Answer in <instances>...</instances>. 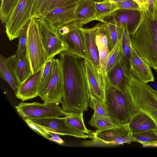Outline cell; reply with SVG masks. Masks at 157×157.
<instances>
[{"instance_id": "cell-1", "label": "cell", "mask_w": 157, "mask_h": 157, "mask_svg": "<svg viewBox=\"0 0 157 157\" xmlns=\"http://www.w3.org/2000/svg\"><path fill=\"white\" fill-rule=\"evenodd\" d=\"M59 55L63 78L62 109L69 114L87 111L90 90L85 59L66 51Z\"/></svg>"}, {"instance_id": "cell-2", "label": "cell", "mask_w": 157, "mask_h": 157, "mask_svg": "<svg viewBox=\"0 0 157 157\" xmlns=\"http://www.w3.org/2000/svg\"><path fill=\"white\" fill-rule=\"evenodd\" d=\"M130 37L132 45L140 56L157 72V0H154V15L142 11L140 25Z\"/></svg>"}, {"instance_id": "cell-3", "label": "cell", "mask_w": 157, "mask_h": 157, "mask_svg": "<svg viewBox=\"0 0 157 157\" xmlns=\"http://www.w3.org/2000/svg\"><path fill=\"white\" fill-rule=\"evenodd\" d=\"M126 89L131 100L135 111L148 115L153 121L157 132V91L130 73Z\"/></svg>"}, {"instance_id": "cell-4", "label": "cell", "mask_w": 157, "mask_h": 157, "mask_svg": "<svg viewBox=\"0 0 157 157\" xmlns=\"http://www.w3.org/2000/svg\"><path fill=\"white\" fill-rule=\"evenodd\" d=\"M105 108L110 118L118 124L128 123L135 112L127 90H122L106 81Z\"/></svg>"}, {"instance_id": "cell-5", "label": "cell", "mask_w": 157, "mask_h": 157, "mask_svg": "<svg viewBox=\"0 0 157 157\" xmlns=\"http://www.w3.org/2000/svg\"><path fill=\"white\" fill-rule=\"evenodd\" d=\"M26 49L33 74L43 67L48 60L39 22L37 18L33 17L29 23Z\"/></svg>"}, {"instance_id": "cell-6", "label": "cell", "mask_w": 157, "mask_h": 157, "mask_svg": "<svg viewBox=\"0 0 157 157\" xmlns=\"http://www.w3.org/2000/svg\"><path fill=\"white\" fill-rule=\"evenodd\" d=\"M133 132L129 127L128 122L119 124L117 126L98 129L91 131L88 134L91 139L85 142L86 145H112L130 144L134 142Z\"/></svg>"}, {"instance_id": "cell-7", "label": "cell", "mask_w": 157, "mask_h": 157, "mask_svg": "<svg viewBox=\"0 0 157 157\" xmlns=\"http://www.w3.org/2000/svg\"><path fill=\"white\" fill-rule=\"evenodd\" d=\"M37 0H18L5 23L6 33L10 41L18 38L30 20Z\"/></svg>"}, {"instance_id": "cell-8", "label": "cell", "mask_w": 157, "mask_h": 157, "mask_svg": "<svg viewBox=\"0 0 157 157\" xmlns=\"http://www.w3.org/2000/svg\"><path fill=\"white\" fill-rule=\"evenodd\" d=\"M81 27L73 22L58 30L62 40L68 47L66 51L86 59L94 65L86 49Z\"/></svg>"}, {"instance_id": "cell-9", "label": "cell", "mask_w": 157, "mask_h": 157, "mask_svg": "<svg viewBox=\"0 0 157 157\" xmlns=\"http://www.w3.org/2000/svg\"><path fill=\"white\" fill-rule=\"evenodd\" d=\"M15 108L23 120L59 117L70 114L63 111L56 103L21 102Z\"/></svg>"}, {"instance_id": "cell-10", "label": "cell", "mask_w": 157, "mask_h": 157, "mask_svg": "<svg viewBox=\"0 0 157 157\" xmlns=\"http://www.w3.org/2000/svg\"><path fill=\"white\" fill-rule=\"evenodd\" d=\"M63 93V72L60 59L54 60L51 78L44 89L38 94L45 103H60Z\"/></svg>"}, {"instance_id": "cell-11", "label": "cell", "mask_w": 157, "mask_h": 157, "mask_svg": "<svg viewBox=\"0 0 157 157\" xmlns=\"http://www.w3.org/2000/svg\"><path fill=\"white\" fill-rule=\"evenodd\" d=\"M41 30L43 43L47 52L48 59L66 51L67 45L63 41L58 30L45 21L37 18Z\"/></svg>"}, {"instance_id": "cell-12", "label": "cell", "mask_w": 157, "mask_h": 157, "mask_svg": "<svg viewBox=\"0 0 157 157\" xmlns=\"http://www.w3.org/2000/svg\"><path fill=\"white\" fill-rule=\"evenodd\" d=\"M96 25V41L99 53L100 72L105 87L109 56L113 48L109 38L107 24L100 22Z\"/></svg>"}, {"instance_id": "cell-13", "label": "cell", "mask_w": 157, "mask_h": 157, "mask_svg": "<svg viewBox=\"0 0 157 157\" xmlns=\"http://www.w3.org/2000/svg\"><path fill=\"white\" fill-rule=\"evenodd\" d=\"M51 130L59 135H69L77 138L86 139L88 135L70 127L66 124L64 117L24 119Z\"/></svg>"}, {"instance_id": "cell-14", "label": "cell", "mask_w": 157, "mask_h": 157, "mask_svg": "<svg viewBox=\"0 0 157 157\" xmlns=\"http://www.w3.org/2000/svg\"><path fill=\"white\" fill-rule=\"evenodd\" d=\"M77 5L55 8L46 12L39 18L58 30L62 26L75 21V12Z\"/></svg>"}, {"instance_id": "cell-15", "label": "cell", "mask_w": 157, "mask_h": 157, "mask_svg": "<svg viewBox=\"0 0 157 157\" xmlns=\"http://www.w3.org/2000/svg\"><path fill=\"white\" fill-rule=\"evenodd\" d=\"M150 65L141 57L131 44L130 72L144 83L154 81Z\"/></svg>"}, {"instance_id": "cell-16", "label": "cell", "mask_w": 157, "mask_h": 157, "mask_svg": "<svg viewBox=\"0 0 157 157\" xmlns=\"http://www.w3.org/2000/svg\"><path fill=\"white\" fill-rule=\"evenodd\" d=\"M142 15V11L119 9L108 16L113 18L120 26L127 25L128 33L130 35H132L138 28L141 23Z\"/></svg>"}, {"instance_id": "cell-17", "label": "cell", "mask_w": 157, "mask_h": 157, "mask_svg": "<svg viewBox=\"0 0 157 157\" xmlns=\"http://www.w3.org/2000/svg\"><path fill=\"white\" fill-rule=\"evenodd\" d=\"M44 66L37 72L31 75L25 82L19 85L15 92V96L17 98L24 101L38 96V89Z\"/></svg>"}, {"instance_id": "cell-18", "label": "cell", "mask_w": 157, "mask_h": 157, "mask_svg": "<svg viewBox=\"0 0 157 157\" xmlns=\"http://www.w3.org/2000/svg\"><path fill=\"white\" fill-rule=\"evenodd\" d=\"M84 59L90 92L104 103L105 87L101 75L94 65L87 60Z\"/></svg>"}, {"instance_id": "cell-19", "label": "cell", "mask_w": 157, "mask_h": 157, "mask_svg": "<svg viewBox=\"0 0 157 157\" xmlns=\"http://www.w3.org/2000/svg\"><path fill=\"white\" fill-rule=\"evenodd\" d=\"M16 62V56L15 54L7 58L2 55L0 56V77L15 92L20 85L15 75Z\"/></svg>"}, {"instance_id": "cell-20", "label": "cell", "mask_w": 157, "mask_h": 157, "mask_svg": "<svg viewBox=\"0 0 157 157\" xmlns=\"http://www.w3.org/2000/svg\"><path fill=\"white\" fill-rule=\"evenodd\" d=\"M97 19L96 2L94 0H85L78 4L74 21L76 24L82 27L90 21Z\"/></svg>"}, {"instance_id": "cell-21", "label": "cell", "mask_w": 157, "mask_h": 157, "mask_svg": "<svg viewBox=\"0 0 157 157\" xmlns=\"http://www.w3.org/2000/svg\"><path fill=\"white\" fill-rule=\"evenodd\" d=\"M80 29L83 35L86 49L92 59L93 64L101 75L99 53L95 39L96 25L91 28H84L81 27Z\"/></svg>"}, {"instance_id": "cell-22", "label": "cell", "mask_w": 157, "mask_h": 157, "mask_svg": "<svg viewBox=\"0 0 157 157\" xmlns=\"http://www.w3.org/2000/svg\"><path fill=\"white\" fill-rule=\"evenodd\" d=\"M130 128L133 132H141L149 130H155L156 125L152 119L142 112L135 111L128 122Z\"/></svg>"}, {"instance_id": "cell-23", "label": "cell", "mask_w": 157, "mask_h": 157, "mask_svg": "<svg viewBox=\"0 0 157 157\" xmlns=\"http://www.w3.org/2000/svg\"><path fill=\"white\" fill-rule=\"evenodd\" d=\"M128 77L120 61L107 72L106 81L111 86L125 90L128 83Z\"/></svg>"}, {"instance_id": "cell-24", "label": "cell", "mask_w": 157, "mask_h": 157, "mask_svg": "<svg viewBox=\"0 0 157 157\" xmlns=\"http://www.w3.org/2000/svg\"><path fill=\"white\" fill-rule=\"evenodd\" d=\"M122 26V53L120 62L126 75L129 77L131 47V37L127 25Z\"/></svg>"}, {"instance_id": "cell-25", "label": "cell", "mask_w": 157, "mask_h": 157, "mask_svg": "<svg viewBox=\"0 0 157 157\" xmlns=\"http://www.w3.org/2000/svg\"><path fill=\"white\" fill-rule=\"evenodd\" d=\"M16 56L15 73L16 78L20 85L25 82L32 73L26 53H20Z\"/></svg>"}, {"instance_id": "cell-26", "label": "cell", "mask_w": 157, "mask_h": 157, "mask_svg": "<svg viewBox=\"0 0 157 157\" xmlns=\"http://www.w3.org/2000/svg\"><path fill=\"white\" fill-rule=\"evenodd\" d=\"M100 22H104L107 24L109 38L113 48L118 41L121 39L122 26H119L113 18L110 16L105 17Z\"/></svg>"}, {"instance_id": "cell-27", "label": "cell", "mask_w": 157, "mask_h": 157, "mask_svg": "<svg viewBox=\"0 0 157 157\" xmlns=\"http://www.w3.org/2000/svg\"><path fill=\"white\" fill-rule=\"evenodd\" d=\"M132 135L134 142L140 143L144 147L153 146L157 143V132L155 130L133 132Z\"/></svg>"}, {"instance_id": "cell-28", "label": "cell", "mask_w": 157, "mask_h": 157, "mask_svg": "<svg viewBox=\"0 0 157 157\" xmlns=\"http://www.w3.org/2000/svg\"><path fill=\"white\" fill-rule=\"evenodd\" d=\"M83 115L82 112L80 114H71L64 117L67 125L88 135L91 131L88 130L85 126Z\"/></svg>"}, {"instance_id": "cell-29", "label": "cell", "mask_w": 157, "mask_h": 157, "mask_svg": "<svg viewBox=\"0 0 157 157\" xmlns=\"http://www.w3.org/2000/svg\"><path fill=\"white\" fill-rule=\"evenodd\" d=\"M97 11V21L101 22L105 17L119 9L113 3L102 1L96 2Z\"/></svg>"}, {"instance_id": "cell-30", "label": "cell", "mask_w": 157, "mask_h": 157, "mask_svg": "<svg viewBox=\"0 0 157 157\" xmlns=\"http://www.w3.org/2000/svg\"><path fill=\"white\" fill-rule=\"evenodd\" d=\"M89 124L98 129L116 127L119 125L110 118L100 116L94 112Z\"/></svg>"}, {"instance_id": "cell-31", "label": "cell", "mask_w": 157, "mask_h": 157, "mask_svg": "<svg viewBox=\"0 0 157 157\" xmlns=\"http://www.w3.org/2000/svg\"><path fill=\"white\" fill-rule=\"evenodd\" d=\"M54 59L53 58L48 59L44 66L38 89V94L46 87L51 78Z\"/></svg>"}, {"instance_id": "cell-32", "label": "cell", "mask_w": 157, "mask_h": 157, "mask_svg": "<svg viewBox=\"0 0 157 157\" xmlns=\"http://www.w3.org/2000/svg\"><path fill=\"white\" fill-rule=\"evenodd\" d=\"M122 53L121 39L116 43L110 52L106 68V74L120 61Z\"/></svg>"}, {"instance_id": "cell-33", "label": "cell", "mask_w": 157, "mask_h": 157, "mask_svg": "<svg viewBox=\"0 0 157 157\" xmlns=\"http://www.w3.org/2000/svg\"><path fill=\"white\" fill-rule=\"evenodd\" d=\"M18 0H1L0 17L2 24L6 23Z\"/></svg>"}, {"instance_id": "cell-34", "label": "cell", "mask_w": 157, "mask_h": 157, "mask_svg": "<svg viewBox=\"0 0 157 157\" xmlns=\"http://www.w3.org/2000/svg\"><path fill=\"white\" fill-rule=\"evenodd\" d=\"M88 106L92 108L94 113L101 116L110 118L105 108L104 103L90 92Z\"/></svg>"}, {"instance_id": "cell-35", "label": "cell", "mask_w": 157, "mask_h": 157, "mask_svg": "<svg viewBox=\"0 0 157 157\" xmlns=\"http://www.w3.org/2000/svg\"><path fill=\"white\" fill-rule=\"evenodd\" d=\"M29 21L22 29L18 38L19 42L17 49L15 54L16 55L21 53H26L27 32Z\"/></svg>"}, {"instance_id": "cell-36", "label": "cell", "mask_w": 157, "mask_h": 157, "mask_svg": "<svg viewBox=\"0 0 157 157\" xmlns=\"http://www.w3.org/2000/svg\"><path fill=\"white\" fill-rule=\"evenodd\" d=\"M84 0H52L47 7L44 13L55 8L64 6L77 5Z\"/></svg>"}, {"instance_id": "cell-37", "label": "cell", "mask_w": 157, "mask_h": 157, "mask_svg": "<svg viewBox=\"0 0 157 157\" xmlns=\"http://www.w3.org/2000/svg\"><path fill=\"white\" fill-rule=\"evenodd\" d=\"M114 3L118 9L136 10L142 11L139 5L133 0H125Z\"/></svg>"}, {"instance_id": "cell-38", "label": "cell", "mask_w": 157, "mask_h": 157, "mask_svg": "<svg viewBox=\"0 0 157 157\" xmlns=\"http://www.w3.org/2000/svg\"><path fill=\"white\" fill-rule=\"evenodd\" d=\"M24 121L32 130L48 140L50 137L49 135L40 126L27 120Z\"/></svg>"}, {"instance_id": "cell-39", "label": "cell", "mask_w": 157, "mask_h": 157, "mask_svg": "<svg viewBox=\"0 0 157 157\" xmlns=\"http://www.w3.org/2000/svg\"><path fill=\"white\" fill-rule=\"evenodd\" d=\"M40 126L46 131L49 135L51 136V137H50L49 138L48 140L56 142L60 144H62L64 143V141L60 138L59 134L46 128L41 126Z\"/></svg>"}, {"instance_id": "cell-40", "label": "cell", "mask_w": 157, "mask_h": 157, "mask_svg": "<svg viewBox=\"0 0 157 157\" xmlns=\"http://www.w3.org/2000/svg\"><path fill=\"white\" fill-rule=\"evenodd\" d=\"M44 0H37L32 13V17L39 18V12Z\"/></svg>"}, {"instance_id": "cell-41", "label": "cell", "mask_w": 157, "mask_h": 157, "mask_svg": "<svg viewBox=\"0 0 157 157\" xmlns=\"http://www.w3.org/2000/svg\"><path fill=\"white\" fill-rule=\"evenodd\" d=\"M139 6L142 11L147 10V0H133Z\"/></svg>"}, {"instance_id": "cell-42", "label": "cell", "mask_w": 157, "mask_h": 157, "mask_svg": "<svg viewBox=\"0 0 157 157\" xmlns=\"http://www.w3.org/2000/svg\"><path fill=\"white\" fill-rule=\"evenodd\" d=\"M52 0H44L39 12V18L44 13L47 7Z\"/></svg>"}, {"instance_id": "cell-43", "label": "cell", "mask_w": 157, "mask_h": 157, "mask_svg": "<svg viewBox=\"0 0 157 157\" xmlns=\"http://www.w3.org/2000/svg\"><path fill=\"white\" fill-rule=\"evenodd\" d=\"M147 11L151 14L154 15V0H147Z\"/></svg>"}, {"instance_id": "cell-44", "label": "cell", "mask_w": 157, "mask_h": 157, "mask_svg": "<svg viewBox=\"0 0 157 157\" xmlns=\"http://www.w3.org/2000/svg\"><path fill=\"white\" fill-rule=\"evenodd\" d=\"M125 0H103V1L109 2L111 3H116L121 2Z\"/></svg>"}, {"instance_id": "cell-45", "label": "cell", "mask_w": 157, "mask_h": 157, "mask_svg": "<svg viewBox=\"0 0 157 157\" xmlns=\"http://www.w3.org/2000/svg\"><path fill=\"white\" fill-rule=\"evenodd\" d=\"M95 2H100L103 1V0H94Z\"/></svg>"}, {"instance_id": "cell-46", "label": "cell", "mask_w": 157, "mask_h": 157, "mask_svg": "<svg viewBox=\"0 0 157 157\" xmlns=\"http://www.w3.org/2000/svg\"></svg>"}]
</instances>
